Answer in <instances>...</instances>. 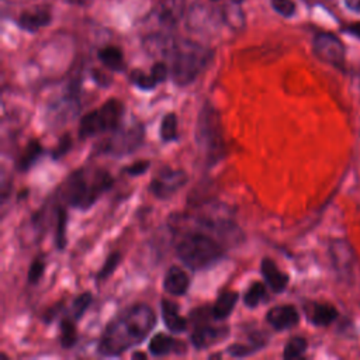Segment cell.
Instances as JSON below:
<instances>
[{"mask_svg": "<svg viewBox=\"0 0 360 360\" xmlns=\"http://www.w3.org/2000/svg\"><path fill=\"white\" fill-rule=\"evenodd\" d=\"M90 302H91V294H90V292H83V294H80V295L73 301L72 308H73V318H75L76 321L83 316V314H84V311L89 308Z\"/></svg>", "mask_w": 360, "mask_h": 360, "instance_id": "32", "label": "cell"}, {"mask_svg": "<svg viewBox=\"0 0 360 360\" xmlns=\"http://www.w3.org/2000/svg\"><path fill=\"white\" fill-rule=\"evenodd\" d=\"M44 270H45V263H44L41 259H35V260L31 263L30 270H28V281H30L31 284H37L38 280L42 277Z\"/></svg>", "mask_w": 360, "mask_h": 360, "instance_id": "35", "label": "cell"}, {"mask_svg": "<svg viewBox=\"0 0 360 360\" xmlns=\"http://www.w3.org/2000/svg\"><path fill=\"white\" fill-rule=\"evenodd\" d=\"M271 7L283 17H291L295 13V3L292 0H270Z\"/></svg>", "mask_w": 360, "mask_h": 360, "instance_id": "33", "label": "cell"}, {"mask_svg": "<svg viewBox=\"0 0 360 360\" xmlns=\"http://www.w3.org/2000/svg\"><path fill=\"white\" fill-rule=\"evenodd\" d=\"M260 271H262L264 281L267 283V285L270 287V290L273 292L278 294L285 290V287L288 284V274L281 271L271 259H269V257L262 259Z\"/></svg>", "mask_w": 360, "mask_h": 360, "instance_id": "15", "label": "cell"}, {"mask_svg": "<svg viewBox=\"0 0 360 360\" xmlns=\"http://www.w3.org/2000/svg\"><path fill=\"white\" fill-rule=\"evenodd\" d=\"M229 335L228 326H211V325H197L190 336L191 345L195 349H205L212 345L222 342Z\"/></svg>", "mask_w": 360, "mask_h": 360, "instance_id": "11", "label": "cell"}, {"mask_svg": "<svg viewBox=\"0 0 360 360\" xmlns=\"http://www.w3.org/2000/svg\"><path fill=\"white\" fill-rule=\"evenodd\" d=\"M156 323L153 309L146 304L127 308L112 319L100 336L97 352L112 357L142 343Z\"/></svg>", "mask_w": 360, "mask_h": 360, "instance_id": "1", "label": "cell"}, {"mask_svg": "<svg viewBox=\"0 0 360 360\" xmlns=\"http://www.w3.org/2000/svg\"><path fill=\"white\" fill-rule=\"evenodd\" d=\"M307 319L315 326H328L339 315L338 309L330 304L323 302H308L304 305Z\"/></svg>", "mask_w": 360, "mask_h": 360, "instance_id": "14", "label": "cell"}, {"mask_svg": "<svg viewBox=\"0 0 360 360\" xmlns=\"http://www.w3.org/2000/svg\"><path fill=\"white\" fill-rule=\"evenodd\" d=\"M329 255L336 277L349 291L360 295V259L346 239H333Z\"/></svg>", "mask_w": 360, "mask_h": 360, "instance_id": "6", "label": "cell"}, {"mask_svg": "<svg viewBox=\"0 0 360 360\" xmlns=\"http://www.w3.org/2000/svg\"><path fill=\"white\" fill-rule=\"evenodd\" d=\"M42 153V146L39 143L38 139H31L24 150L21 152L20 158H18V162H17V169L20 172H27L35 162L37 159L39 158V155Z\"/></svg>", "mask_w": 360, "mask_h": 360, "instance_id": "22", "label": "cell"}, {"mask_svg": "<svg viewBox=\"0 0 360 360\" xmlns=\"http://www.w3.org/2000/svg\"><path fill=\"white\" fill-rule=\"evenodd\" d=\"M187 183V173L181 169H163L149 184V191L160 198L166 200L172 197Z\"/></svg>", "mask_w": 360, "mask_h": 360, "instance_id": "10", "label": "cell"}, {"mask_svg": "<svg viewBox=\"0 0 360 360\" xmlns=\"http://www.w3.org/2000/svg\"><path fill=\"white\" fill-rule=\"evenodd\" d=\"M238 292L236 291H224L219 294V297L217 298V301L214 302L210 315L215 319V321H224L229 316V314L232 312L236 301H238Z\"/></svg>", "mask_w": 360, "mask_h": 360, "instance_id": "20", "label": "cell"}, {"mask_svg": "<svg viewBox=\"0 0 360 360\" xmlns=\"http://www.w3.org/2000/svg\"><path fill=\"white\" fill-rule=\"evenodd\" d=\"M150 75L156 80V83H162L170 75V68L165 62H156L150 69Z\"/></svg>", "mask_w": 360, "mask_h": 360, "instance_id": "36", "label": "cell"}, {"mask_svg": "<svg viewBox=\"0 0 360 360\" xmlns=\"http://www.w3.org/2000/svg\"><path fill=\"white\" fill-rule=\"evenodd\" d=\"M346 30H347L352 35L360 38V22H353V24H350Z\"/></svg>", "mask_w": 360, "mask_h": 360, "instance_id": "38", "label": "cell"}, {"mask_svg": "<svg viewBox=\"0 0 360 360\" xmlns=\"http://www.w3.org/2000/svg\"><path fill=\"white\" fill-rule=\"evenodd\" d=\"M262 346L252 343V345H246V343H233L231 346H228L226 352L228 354H231L232 357H246L252 353H255L256 350H260Z\"/></svg>", "mask_w": 360, "mask_h": 360, "instance_id": "31", "label": "cell"}, {"mask_svg": "<svg viewBox=\"0 0 360 360\" xmlns=\"http://www.w3.org/2000/svg\"><path fill=\"white\" fill-rule=\"evenodd\" d=\"M176 255L191 270L212 266L224 256V245L200 229L181 232L174 243Z\"/></svg>", "mask_w": 360, "mask_h": 360, "instance_id": "2", "label": "cell"}, {"mask_svg": "<svg viewBox=\"0 0 360 360\" xmlns=\"http://www.w3.org/2000/svg\"><path fill=\"white\" fill-rule=\"evenodd\" d=\"M70 146H72V138H70L69 134H65L63 136L59 138L58 145H56V148L52 150L51 156H52L53 159H60L65 153L69 152Z\"/></svg>", "mask_w": 360, "mask_h": 360, "instance_id": "34", "label": "cell"}, {"mask_svg": "<svg viewBox=\"0 0 360 360\" xmlns=\"http://www.w3.org/2000/svg\"><path fill=\"white\" fill-rule=\"evenodd\" d=\"M143 141V127L141 124H131L129 127L117 128L112 136L103 145L101 152L112 156H122L132 153Z\"/></svg>", "mask_w": 360, "mask_h": 360, "instance_id": "8", "label": "cell"}, {"mask_svg": "<svg viewBox=\"0 0 360 360\" xmlns=\"http://www.w3.org/2000/svg\"><path fill=\"white\" fill-rule=\"evenodd\" d=\"M60 326V345L65 349H70L77 340V330L75 322L69 318H65L59 323Z\"/></svg>", "mask_w": 360, "mask_h": 360, "instance_id": "26", "label": "cell"}, {"mask_svg": "<svg viewBox=\"0 0 360 360\" xmlns=\"http://www.w3.org/2000/svg\"><path fill=\"white\" fill-rule=\"evenodd\" d=\"M308 347V342L302 336H292L284 346L283 357L284 359H297L301 357Z\"/></svg>", "mask_w": 360, "mask_h": 360, "instance_id": "25", "label": "cell"}, {"mask_svg": "<svg viewBox=\"0 0 360 360\" xmlns=\"http://www.w3.org/2000/svg\"><path fill=\"white\" fill-rule=\"evenodd\" d=\"M98 59L101 60V63L114 70V72H121L125 68L124 63V53L118 46H104L98 51Z\"/></svg>", "mask_w": 360, "mask_h": 360, "instance_id": "21", "label": "cell"}, {"mask_svg": "<svg viewBox=\"0 0 360 360\" xmlns=\"http://www.w3.org/2000/svg\"><path fill=\"white\" fill-rule=\"evenodd\" d=\"M190 285L188 274L179 266H172L167 269L163 278V288L172 295H184Z\"/></svg>", "mask_w": 360, "mask_h": 360, "instance_id": "17", "label": "cell"}, {"mask_svg": "<svg viewBox=\"0 0 360 360\" xmlns=\"http://www.w3.org/2000/svg\"><path fill=\"white\" fill-rule=\"evenodd\" d=\"M150 166V162L149 160H138V162H134L128 166L124 167V172L128 173L129 176H139L142 173H145Z\"/></svg>", "mask_w": 360, "mask_h": 360, "instance_id": "37", "label": "cell"}, {"mask_svg": "<svg viewBox=\"0 0 360 360\" xmlns=\"http://www.w3.org/2000/svg\"><path fill=\"white\" fill-rule=\"evenodd\" d=\"M211 1H219V0H211ZM233 3H239L240 4V1H243V0H232Z\"/></svg>", "mask_w": 360, "mask_h": 360, "instance_id": "41", "label": "cell"}, {"mask_svg": "<svg viewBox=\"0 0 360 360\" xmlns=\"http://www.w3.org/2000/svg\"><path fill=\"white\" fill-rule=\"evenodd\" d=\"M129 79H131V82H132L136 87H139V89H142V90H152V89L158 84L156 80L152 77L150 73L146 75V73H145L143 70H141V69L132 70L131 75H129Z\"/></svg>", "mask_w": 360, "mask_h": 360, "instance_id": "29", "label": "cell"}, {"mask_svg": "<svg viewBox=\"0 0 360 360\" xmlns=\"http://www.w3.org/2000/svg\"><path fill=\"white\" fill-rule=\"evenodd\" d=\"M160 309H162L163 322L170 332L180 333L187 329V321L183 316H180L179 308L173 301L163 298L160 301Z\"/></svg>", "mask_w": 360, "mask_h": 360, "instance_id": "18", "label": "cell"}, {"mask_svg": "<svg viewBox=\"0 0 360 360\" xmlns=\"http://www.w3.org/2000/svg\"><path fill=\"white\" fill-rule=\"evenodd\" d=\"M266 321L273 329L285 330L300 322V314L294 305H277L267 311Z\"/></svg>", "mask_w": 360, "mask_h": 360, "instance_id": "12", "label": "cell"}, {"mask_svg": "<svg viewBox=\"0 0 360 360\" xmlns=\"http://www.w3.org/2000/svg\"><path fill=\"white\" fill-rule=\"evenodd\" d=\"M51 20H52V13L49 7L44 4H38V6L25 8L18 17V24L21 28L32 32L46 27L51 22Z\"/></svg>", "mask_w": 360, "mask_h": 360, "instance_id": "13", "label": "cell"}, {"mask_svg": "<svg viewBox=\"0 0 360 360\" xmlns=\"http://www.w3.org/2000/svg\"><path fill=\"white\" fill-rule=\"evenodd\" d=\"M132 359H146V353H141V352H135L132 354Z\"/></svg>", "mask_w": 360, "mask_h": 360, "instance_id": "40", "label": "cell"}, {"mask_svg": "<svg viewBox=\"0 0 360 360\" xmlns=\"http://www.w3.org/2000/svg\"><path fill=\"white\" fill-rule=\"evenodd\" d=\"M195 139L210 165H215L225 156V139L221 115L211 103H204L200 110Z\"/></svg>", "mask_w": 360, "mask_h": 360, "instance_id": "5", "label": "cell"}, {"mask_svg": "<svg viewBox=\"0 0 360 360\" xmlns=\"http://www.w3.org/2000/svg\"><path fill=\"white\" fill-rule=\"evenodd\" d=\"M312 49L315 56L322 62L332 65L335 68H343L345 46L338 37L329 32H319L314 37Z\"/></svg>", "mask_w": 360, "mask_h": 360, "instance_id": "9", "label": "cell"}, {"mask_svg": "<svg viewBox=\"0 0 360 360\" xmlns=\"http://www.w3.org/2000/svg\"><path fill=\"white\" fill-rule=\"evenodd\" d=\"M186 11V0H160L156 6V15L160 24L172 27L180 21Z\"/></svg>", "mask_w": 360, "mask_h": 360, "instance_id": "16", "label": "cell"}, {"mask_svg": "<svg viewBox=\"0 0 360 360\" xmlns=\"http://www.w3.org/2000/svg\"><path fill=\"white\" fill-rule=\"evenodd\" d=\"M66 224H68V214L63 207L58 208L56 214V231H55V245L59 250L66 246Z\"/></svg>", "mask_w": 360, "mask_h": 360, "instance_id": "28", "label": "cell"}, {"mask_svg": "<svg viewBox=\"0 0 360 360\" xmlns=\"http://www.w3.org/2000/svg\"><path fill=\"white\" fill-rule=\"evenodd\" d=\"M345 3L350 10L360 13V0H345Z\"/></svg>", "mask_w": 360, "mask_h": 360, "instance_id": "39", "label": "cell"}, {"mask_svg": "<svg viewBox=\"0 0 360 360\" xmlns=\"http://www.w3.org/2000/svg\"><path fill=\"white\" fill-rule=\"evenodd\" d=\"M124 114V104L118 98L107 100L101 107L87 112L80 118L79 135L80 138L94 136L103 132L114 131L120 127Z\"/></svg>", "mask_w": 360, "mask_h": 360, "instance_id": "7", "label": "cell"}, {"mask_svg": "<svg viewBox=\"0 0 360 360\" xmlns=\"http://www.w3.org/2000/svg\"><path fill=\"white\" fill-rule=\"evenodd\" d=\"M149 352L153 356H166L172 353H180V347H184L183 343L177 342L173 336L166 333H156L149 342Z\"/></svg>", "mask_w": 360, "mask_h": 360, "instance_id": "19", "label": "cell"}, {"mask_svg": "<svg viewBox=\"0 0 360 360\" xmlns=\"http://www.w3.org/2000/svg\"><path fill=\"white\" fill-rule=\"evenodd\" d=\"M170 58V76L177 86H187L197 79L212 59V51L195 41H174Z\"/></svg>", "mask_w": 360, "mask_h": 360, "instance_id": "3", "label": "cell"}, {"mask_svg": "<svg viewBox=\"0 0 360 360\" xmlns=\"http://www.w3.org/2000/svg\"><path fill=\"white\" fill-rule=\"evenodd\" d=\"M121 262V253L120 252H112L104 262V264L101 266V269L97 273V280H105L110 274L114 273V270L117 269V266Z\"/></svg>", "mask_w": 360, "mask_h": 360, "instance_id": "30", "label": "cell"}, {"mask_svg": "<svg viewBox=\"0 0 360 360\" xmlns=\"http://www.w3.org/2000/svg\"><path fill=\"white\" fill-rule=\"evenodd\" d=\"M112 176L107 170H76L65 184V198L73 208L87 210L112 186Z\"/></svg>", "mask_w": 360, "mask_h": 360, "instance_id": "4", "label": "cell"}, {"mask_svg": "<svg viewBox=\"0 0 360 360\" xmlns=\"http://www.w3.org/2000/svg\"><path fill=\"white\" fill-rule=\"evenodd\" d=\"M160 138L165 142H172L177 139V115L174 112H169L163 117L159 128Z\"/></svg>", "mask_w": 360, "mask_h": 360, "instance_id": "23", "label": "cell"}, {"mask_svg": "<svg viewBox=\"0 0 360 360\" xmlns=\"http://www.w3.org/2000/svg\"><path fill=\"white\" fill-rule=\"evenodd\" d=\"M266 297V285L262 281H253L243 295V304L248 308H255Z\"/></svg>", "mask_w": 360, "mask_h": 360, "instance_id": "24", "label": "cell"}, {"mask_svg": "<svg viewBox=\"0 0 360 360\" xmlns=\"http://www.w3.org/2000/svg\"><path fill=\"white\" fill-rule=\"evenodd\" d=\"M222 17H224V21L228 25H231L232 28H240L245 24V17H243V13L239 7V3L232 1V4L224 7Z\"/></svg>", "mask_w": 360, "mask_h": 360, "instance_id": "27", "label": "cell"}]
</instances>
